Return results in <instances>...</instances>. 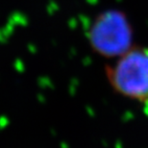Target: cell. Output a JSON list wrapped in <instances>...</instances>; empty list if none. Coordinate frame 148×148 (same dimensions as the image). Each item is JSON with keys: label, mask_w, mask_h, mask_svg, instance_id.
<instances>
[{"label": "cell", "mask_w": 148, "mask_h": 148, "mask_svg": "<svg viewBox=\"0 0 148 148\" xmlns=\"http://www.w3.org/2000/svg\"><path fill=\"white\" fill-rule=\"evenodd\" d=\"M106 75L114 91L148 111V48L133 46L107 66Z\"/></svg>", "instance_id": "obj_1"}, {"label": "cell", "mask_w": 148, "mask_h": 148, "mask_svg": "<svg viewBox=\"0 0 148 148\" xmlns=\"http://www.w3.org/2000/svg\"><path fill=\"white\" fill-rule=\"evenodd\" d=\"M88 40L97 54L105 58H118L133 47V30L125 14L108 10L93 21Z\"/></svg>", "instance_id": "obj_2"}]
</instances>
